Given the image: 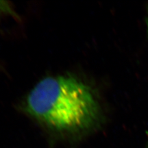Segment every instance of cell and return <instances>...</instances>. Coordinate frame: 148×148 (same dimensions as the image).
<instances>
[{
  "instance_id": "1",
  "label": "cell",
  "mask_w": 148,
  "mask_h": 148,
  "mask_svg": "<svg viewBox=\"0 0 148 148\" xmlns=\"http://www.w3.org/2000/svg\"><path fill=\"white\" fill-rule=\"evenodd\" d=\"M25 111L48 127L73 131L93 122L98 103L90 88L71 76L48 77L40 80L27 96Z\"/></svg>"
},
{
  "instance_id": "2",
  "label": "cell",
  "mask_w": 148,
  "mask_h": 148,
  "mask_svg": "<svg viewBox=\"0 0 148 148\" xmlns=\"http://www.w3.org/2000/svg\"><path fill=\"white\" fill-rule=\"evenodd\" d=\"M10 7L5 1H0V14L3 12H10Z\"/></svg>"
},
{
  "instance_id": "3",
  "label": "cell",
  "mask_w": 148,
  "mask_h": 148,
  "mask_svg": "<svg viewBox=\"0 0 148 148\" xmlns=\"http://www.w3.org/2000/svg\"><path fill=\"white\" fill-rule=\"evenodd\" d=\"M147 25H148V23H147Z\"/></svg>"
}]
</instances>
